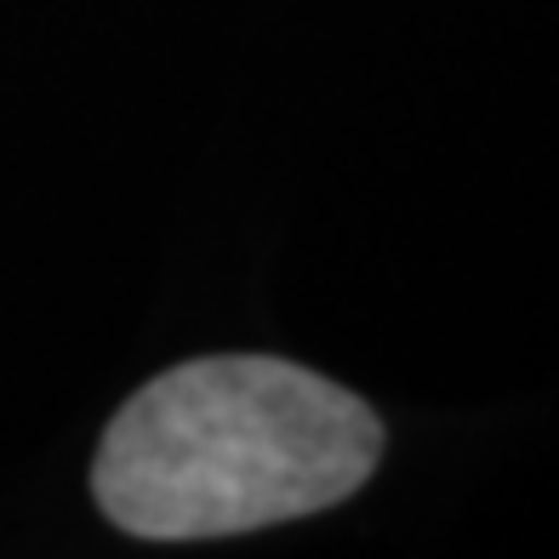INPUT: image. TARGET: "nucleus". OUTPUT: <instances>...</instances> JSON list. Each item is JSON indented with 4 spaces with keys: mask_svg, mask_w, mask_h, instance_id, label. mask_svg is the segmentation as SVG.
I'll list each match as a JSON object with an SVG mask.
<instances>
[{
    "mask_svg": "<svg viewBox=\"0 0 559 559\" xmlns=\"http://www.w3.org/2000/svg\"><path fill=\"white\" fill-rule=\"evenodd\" d=\"M377 451L383 428L348 389L263 354H217L120 405L92 486L132 537H235L343 502Z\"/></svg>",
    "mask_w": 559,
    "mask_h": 559,
    "instance_id": "nucleus-1",
    "label": "nucleus"
}]
</instances>
